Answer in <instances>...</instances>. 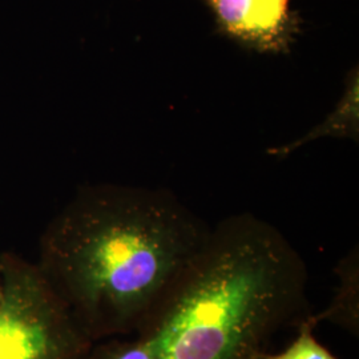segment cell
<instances>
[{"instance_id": "cell-1", "label": "cell", "mask_w": 359, "mask_h": 359, "mask_svg": "<svg viewBox=\"0 0 359 359\" xmlns=\"http://www.w3.org/2000/svg\"><path fill=\"white\" fill-rule=\"evenodd\" d=\"M210 229L167 189L92 185L50 222L36 265L96 344L136 333L192 266Z\"/></svg>"}, {"instance_id": "cell-2", "label": "cell", "mask_w": 359, "mask_h": 359, "mask_svg": "<svg viewBox=\"0 0 359 359\" xmlns=\"http://www.w3.org/2000/svg\"><path fill=\"white\" fill-rule=\"evenodd\" d=\"M308 268L252 213L224 218L177 286L136 332L157 359H259L308 313Z\"/></svg>"}, {"instance_id": "cell-3", "label": "cell", "mask_w": 359, "mask_h": 359, "mask_svg": "<svg viewBox=\"0 0 359 359\" xmlns=\"http://www.w3.org/2000/svg\"><path fill=\"white\" fill-rule=\"evenodd\" d=\"M0 359H88L95 345L36 264L0 257Z\"/></svg>"}, {"instance_id": "cell-4", "label": "cell", "mask_w": 359, "mask_h": 359, "mask_svg": "<svg viewBox=\"0 0 359 359\" xmlns=\"http://www.w3.org/2000/svg\"><path fill=\"white\" fill-rule=\"evenodd\" d=\"M221 35L258 53H287L301 32L292 0H201Z\"/></svg>"}, {"instance_id": "cell-5", "label": "cell", "mask_w": 359, "mask_h": 359, "mask_svg": "<svg viewBox=\"0 0 359 359\" xmlns=\"http://www.w3.org/2000/svg\"><path fill=\"white\" fill-rule=\"evenodd\" d=\"M350 139L358 142L359 137V71L353 67L345 77V87L333 111L325 117L321 124L310 129L302 137L283 147L271 148L268 152L278 158L287 157L299 148L321 139Z\"/></svg>"}, {"instance_id": "cell-6", "label": "cell", "mask_w": 359, "mask_h": 359, "mask_svg": "<svg viewBox=\"0 0 359 359\" xmlns=\"http://www.w3.org/2000/svg\"><path fill=\"white\" fill-rule=\"evenodd\" d=\"M338 285L329 305L311 320L318 326L321 322L333 323L350 335L359 337V253L358 246L342 257L334 268Z\"/></svg>"}, {"instance_id": "cell-7", "label": "cell", "mask_w": 359, "mask_h": 359, "mask_svg": "<svg viewBox=\"0 0 359 359\" xmlns=\"http://www.w3.org/2000/svg\"><path fill=\"white\" fill-rule=\"evenodd\" d=\"M297 326L294 339L277 353H262L259 359H341L317 339V325L311 320V314H306L299 320Z\"/></svg>"}, {"instance_id": "cell-8", "label": "cell", "mask_w": 359, "mask_h": 359, "mask_svg": "<svg viewBox=\"0 0 359 359\" xmlns=\"http://www.w3.org/2000/svg\"><path fill=\"white\" fill-rule=\"evenodd\" d=\"M1 297H3V281H1V276H0V301H1Z\"/></svg>"}]
</instances>
